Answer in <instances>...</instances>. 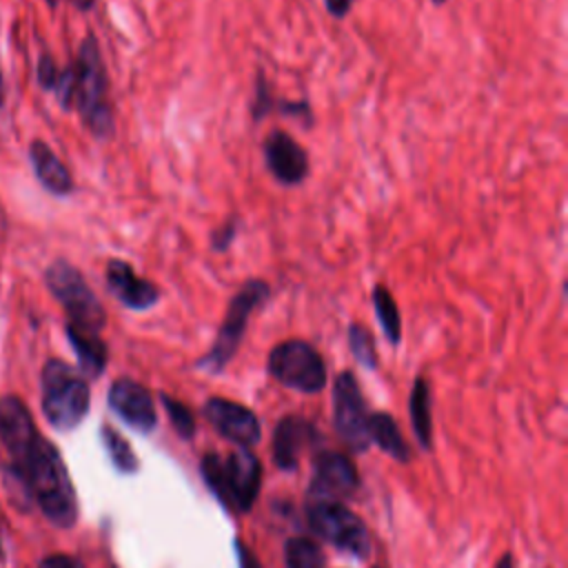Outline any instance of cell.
<instances>
[{
    "label": "cell",
    "mask_w": 568,
    "mask_h": 568,
    "mask_svg": "<svg viewBox=\"0 0 568 568\" xmlns=\"http://www.w3.org/2000/svg\"><path fill=\"white\" fill-rule=\"evenodd\" d=\"M22 484L44 517L58 528H71L78 519V499L71 475L58 448L38 437L22 470Z\"/></svg>",
    "instance_id": "6da1fadb"
},
{
    "label": "cell",
    "mask_w": 568,
    "mask_h": 568,
    "mask_svg": "<svg viewBox=\"0 0 568 568\" xmlns=\"http://www.w3.org/2000/svg\"><path fill=\"white\" fill-rule=\"evenodd\" d=\"M73 67V109L80 115V122L95 140H109L115 133L113 106L109 100V75L104 58L100 51L98 38L89 31L80 47L78 55L71 62Z\"/></svg>",
    "instance_id": "7a4b0ae2"
},
{
    "label": "cell",
    "mask_w": 568,
    "mask_h": 568,
    "mask_svg": "<svg viewBox=\"0 0 568 568\" xmlns=\"http://www.w3.org/2000/svg\"><path fill=\"white\" fill-rule=\"evenodd\" d=\"M202 475L215 497L233 513H246L253 508L262 468L253 453L233 450L229 455L206 453L202 459Z\"/></svg>",
    "instance_id": "3957f363"
},
{
    "label": "cell",
    "mask_w": 568,
    "mask_h": 568,
    "mask_svg": "<svg viewBox=\"0 0 568 568\" xmlns=\"http://www.w3.org/2000/svg\"><path fill=\"white\" fill-rule=\"evenodd\" d=\"M44 284L62 306L67 315L64 324L89 333H100L104 328L106 311L75 264L64 257L53 260L44 268Z\"/></svg>",
    "instance_id": "277c9868"
},
{
    "label": "cell",
    "mask_w": 568,
    "mask_h": 568,
    "mask_svg": "<svg viewBox=\"0 0 568 568\" xmlns=\"http://www.w3.org/2000/svg\"><path fill=\"white\" fill-rule=\"evenodd\" d=\"M42 410L51 426L75 428L89 413V384L64 359L51 357L42 366Z\"/></svg>",
    "instance_id": "5b68a950"
},
{
    "label": "cell",
    "mask_w": 568,
    "mask_h": 568,
    "mask_svg": "<svg viewBox=\"0 0 568 568\" xmlns=\"http://www.w3.org/2000/svg\"><path fill=\"white\" fill-rule=\"evenodd\" d=\"M268 297H271V286H268L266 280H260V277L246 280L235 291V295L231 297V302L226 306V313H224V320L217 328L215 342L211 344L206 355L197 359L195 366L202 368V371H209V373H220L233 359V355L237 353V348L242 344V337L246 333L248 317Z\"/></svg>",
    "instance_id": "8992f818"
},
{
    "label": "cell",
    "mask_w": 568,
    "mask_h": 568,
    "mask_svg": "<svg viewBox=\"0 0 568 568\" xmlns=\"http://www.w3.org/2000/svg\"><path fill=\"white\" fill-rule=\"evenodd\" d=\"M266 366L280 384L302 393H317L326 384V364L304 339H284L273 346Z\"/></svg>",
    "instance_id": "52a82bcc"
},
{
    "label": "cell",
    "mask_w": 568,
    "mask_h": 568,
    "mask_svg": "<svg viewBox=\"0 0 568 568\" xmlns=\"http://www.w3.org/2000/svg\"><path fill=\"white\" fill-rule=\"evenodd\" d=\"M38 437L40 435L36 430L33 417L24 406V402L16 395H2L0 397V444L9 455L7 479L11 477V484L20 486L24 501L29 499V495L22 484V470Z\"/></svg>",
    "instance_id": "ba28073f"
},
{
    "label": "cell",
    "mask_w": 568,
    "mask_h": 568,
    "mask_svg": "<svg viewBox=\"0 0 568 568\" xmlns=\"http://www.w3.org/2000/svg\"><path fill=\"white\" fill-rule=\"evenodd\" d=\"M308 524L322 539L355 557L364 559L371 550V537L364 521L339 501L313 499L308 506Z\"/></svg>",
    "instance_id": "9c48e42d"
},
{
    "label": "cell",
    "mask_w": 568,
    "mask_h": 568,
    "mask_svg": "<svg viewBox=\"0 0 568 568\" xmlns=\"http://www.w3.org/2000/svg\"><path fill=\"white\" fill-rule=\"evenodd\" d=\"M368 413L359 390V384L351 371H342L333 384V422L342 439L353 450H366L368 437Z\"/></svg>",
    "instance_id": "30bf717a"
},
{
    "label": "cell",
    "mask_w": 568,
    "mask_h": 568,
    "mask_svg": "<svg viewBox=\"0 0 568 568\" xmlns=\"http://www.w3.org/2000/svg\"><path fill=\"white\" fill-rule=\"evenodd\" d=\"M262 158L266 171L282 184V186H297L308 178L311 162L306 149L286 131L273 129L262 140Z\"/></svg>",
    "instance_id": "8fae6325"
},
{
    "label": "cell",
    "mask_w": 568,
    "mask_h": 568,
    "mask_svg": "<svg viewBox=\"0 0 568 568\" xmlns=\"http://www.w3.org/2000/svg\"><path fill=\"white\" fill-rule=\"evenodd\" d=\"M104 284L109 293L129 311H149L162 297L160 286L153 280L140 277L135 268L120 257H111L106 262Z\"/></svg>",
    "instance_id": "7c38bea8"
},
{
    "label": "cell",
    "mask_w": 568,
    "mask_h": 568,
    "mask_svg": "<svg viewBox=\"0 0 568 568\" xmlns=\"http://www.w3.org/2000/svg\"><path fill=\"white\" fill-rule=\"evenodd\" d=\"M204 417L220 435H224L226 439L235 442L242 448H248L260 439V422L255 413L237 402L211 397L204 404Z\"/></svg>",
    "instance_id": "4fadbf2b"
},
{
    "label": "cell",
    "mask_w": 568,
    "mask_h": 568,
    "mask_svg": "<svg viewBox=\"0 0 568 568\" xmlns=\"http://www.w3.org/2000/svg\"><path fill=\"white\" fill-rule=\"evenodd\" d=\"M355 488H357V470L344 455L326 450L315 457L313 481H311L313 499L337 501L342 497H348Z\"/></svg>",
    "instance_id": "5bb4252c"
},
{
    "label": "cell",
    "mask_w": 568,
    "mask_h": 568,
    "mask_svg": "<svg viewBox=\"0 0 568 568\" xmlns=\"http://www.w3.org/2000/svg\"><path fill=\"white\" fill-rule=\"evenodd\" d=\"M109 406L129 426H133L135 430H142V433L153 430V426L158 422L155 404H153L149 388H144L142 384H138L135 379H129V377H120L111 384Z\"/></svg>",
    "instance_id": "9a60e30c"
},
{
    "label": "cell",
    "mask_w": 568,
    "mask_h": 568,
    "mask_svg": "<svg viewBox=\"0 0 568 568\" xmlns=\"http://www.w3.org/2000/svg\"><path fill=\"white\" fill-rule=\"evenodd\" d=\"M27 155H29L36 180L40 182V186L47 193H51L55 197H64V195H71L75 191V182H73L71 171L67 169V164L55 155V151L44 140H40V138L31 140L29 149H27Z\"/></svg>",
    "instance_id": "2e32d148"
},
{
    "label": "cell",
    "mask_w": 568,
    "mask_h": 568,
    "mask_svg": "<svg viewBox=\"0 0 568 568\" xmlns=\"http://www.w3.org/2000/svg\"><path fill=\"white\" fill-rule=\"evenodd\" d=\"M315 437L313 426L302 419V417H284L277 428H275V437H273V455L280 468H295L297 459L302 455V450L306 448V444H311Z\"/></svg>",
    "instance_id": "e0dca14e"
},
{
    "label": "cell",
    "mask_w": 568,
    "mask_h": 568,
    "mask_svg": "<svg viewBox=\"0 0 568 568\" xmlns=\"http://www.w3.org/2000/svg\"><path fill=\"white\" fill-rule=\"evenodd\" d=\"M64 333H67V339H69L75 357H78L82 373L89 377H100L106 366V357H109L106 344L102 342L100 333H89V331L75 328L71 324H64Z\"/></svg>",
    "instance_id": "ac0fdd59"
},
{
    "label": "cell",
    "mask_w": 568,
    "mask_h": 568,
    "mask_svg": "<svg viewBox=\"0 0 568 568\" xmlns=\"http://www.w3.org/2000/svg\"><path fill=\"white\" fill-rule=\"evenodd\" d=\"M368 437L375 439V444L397 462H408V446L404 444V437L395 424V419L386 413H375L368 417Z\"/></svg>",
    "instance_id": "d6986e66"
},
{
    "label": "cell",
    "mask_w": 568,
    "mask_h": 568,
    "mask_svg": "<svg viewBox=\"0 0 568 568\" xmlns=\"http://www.w3.org/2000/svg\"><path fill=\"white\" fill-rule=\"evenodd\" d=\"M410 419H413V430L424 448H430L433 442V419H430V386L424 377H417L410 390Z\"/></svg>",
    "instance_id": "ffe728a7"
},
{
    "label": "cell",
    "mask_w": 568,
    "mask_h": 568,
    "mask_svg": "<svg viewBox=\"0 0 568 568\" xmlns=\"http://www.w3.org/2000/svg\"><path fill=\"white\" fill-rule=\"evenodd\" d=\"M371 302L375 308V317L390 344H399L402 339V315L393 293L384 284H375L371 291Z\"/></svg>",
    "instance_id": "44dd1931"
},
{
    "label": "cell",
    "mask_w": 568,
    "mask_h": 568,
    "mask_svg": "<svg viewBox=\"0 0 568 568\" xmlns=\"http://www.w3.org/2000/svg\"><path fill=\"white\" fill-rule=\"evenodd\" d=\"M100 437H102L104 448H106V453H109V457H111V462H113V466H115L118 470H122V473H133V470H138V457H135V453L131 450L129 442H126L115 428L102 426Z\"/></svg>",
    "instance_id": "7402d4cb"
},
{
    "label": "cell",
    "mask_w": 568,
    "mask_h": 568,
    "mask_svg": "<svg viewBox=\"0 0 568 568\" xmlns=\"http://www.w3.org/2000/svg\"><path fill=\"white\" fill-rule=\"evenodd\" d=\"M284 557L288 568H324L322 550L311 539L304 537L288 539Z\"/></svg>",
    "instance_id": "603a6c76"
},
{
    "label": "cell",
    "mask_w": 568,
    "mask_h": 568,
    "mask_svg": "<svg viewBox=\"0 0 568 568\" xmlns=\"http://www.w3.org/2000/svg\"><path fill=\"white\" fill-rule=\"evenodd\" d=\"M348 346H351L353 357L364 368H375L377 366L375 339H373V333L364 324H359V322H351L348 324Z\"/></svg>",
    "instance_id": "cb8c5ba5"
},
{
    "label": "cell",
    "mask_w": 568,
    "mask_h": 568,
    "mask_svg": "<svg viewBox=\"0 0 568 568\" xmlns=\"http://www.w3.org/2000/svg\"><path fill=\"white\" fill-rule=\"evenodd\" d=\"M160 399H162V404H164V408H166V415H169L171 424L175 426V430H178L182 437H191V435L195 433V422H193L191 410H189L182 402H178L175 397H171V395H166V393H162Z\"/></svg>",
    "instance_id": "d4e9b609"
},
{
    "label": "cell",
    "mask_w": 568,
    "mask_h": 568,
    "mask_svg": "<svg viewBox=\"0 0 568 568\" xmlns=\"http://www.w3.org/2000/svg\"><path fill=\"white\" fill-rule=\"evenodd\" d=\"M273 104H275V95L271 93V84L266 82V78L262 73H257L255 91H253V100H251L253 122H262L268 113H273Z\"/></svg>",
    "instance_id": "484cf974"
},
{
    "label": "cell",
    "mask_w": 568,
    "mask_h": 568,
    "mask_svg": "<svg viewBox=\"0 0 568 568\" xmlns=\"http://www.w3.org/2000/svg\"><path fill=\"white\" fill-rule=\"evenodd\" d=\"M58 73H60V67H58L55 58L47 49H42L40 58H38V64H36V80H38L40 89L51 93V89L58 80Z\"/></svg>",
    "instance_id": "4316f807"
},
{
    "label": "cell",
    "mask_w": 568,
    "mask_h": 568,
    "mask_svg": "<svg viewBox=\"0 0 568 568\" xmlns=\"http://www.w3.org/2000/svg\"><path fill=\"white\" fill-rule=\"evenodd\" d=\"M273 111H277L282 118H295V120L304 122L306 126L313 124V111H311V104L306 100H282V98H275Z\"/></svg>",
    "instance_id": "83f0119b"
},
{
    "label": "cell",
    "mask_w": 568,
    "mask_h": 568,
    "mask_svg": "<svg viewBox=\"0 0 568 568\" xmlns=\"http://www.w3.org/2000/svg\"><path fill=\"white\" fill-rule=\"evenodd\" d=\"M240 231V220L237 217H229L224 224H220L217 229H213L211 233V248L215 253H224L231 248V244L235 242Z\"/></svg>",
    "instance_id": "f1b7e54d"
},
{
    "label": "cell",
    "mask_w": 568,
    "mask_h": 568,
    "mask_svg": "<svg viewBox=\"0 0 568 568\" xmlns=\"http://www.w3.org/2000/svg\"><path fill=\"white\" fill-rule=\"evenodd\" d=\"M38 568H84V564L71 555H49Z\"/></svg>",
    "instance_id": "f546056e"
},
{
    "label": "cell",
    "mask_w": 568,
    "mask_h": 568,
    "mask_svg": "<svg viewBox=\"0 0 568 568\" xmlns=\"http://www.w3.org/2000/svg\"><path fill=\"white\" fill-rule=\"evenodd\" d=\"M353 4H355V0H324V7L328 11V16L337 18V20L346 18L351 13Z\"/></svg>",
    "instance_id": "4dcf8cb0"
},
{
    "label": "cell",
    "mask_w": 568,
    "mask_h": 568,
    "mask_svg": "<svg viewBox=\"0 0 568 568\" xmlns=\"http://www.w3.org/2000/svg\"><path fill=\"white\" fill-rule=\"evenodd\" d=\"M235 548H237V559H240V568H262L260 561L255 559V555L242 544V541H235Z\"/></svg>",
    "instance_id": "1f68e13d"
},
{
    "label": "cell",
    "mask_w": 568,
    "mask_h": 568,
    "mask_svg": "<svg viewBox=\"0 0 568 568\" xmlns=\"http://www.w3.org/2000/svg\"><path fill=\"white\" fill-rule=\"evenodd\" d=\"M78 11H91L93 9V4H95V0H69Z\"/></svg>",
    "instance_id": "d6a6232c"
},
{
    "label": "cell",
    "mask_w": 568,
    "mask_h": 568,
    "mask_svg": "<svg viewBox=\"0 0 568 568\" xmlns=\"http://www.w3.org/2000/svg\"><path fill=\"white\" fill-rule=\"evenodd\" d=\"M4 98H7V89H4V75H2V67H0V111L4 106Z\"/></svg>",
    "instance_id": "836d02e7"
},
{
    "label": "cell",
    "mask_w": 568,
    "mask_h": 568,
    "mask_svg": "<svg viewBox=\"0 0 568 568\" xmlns=\"http://www.w3.org/2000/svg\"><path fill=\"white\" fill-rule=\"evenodd\" d=\"M495 568H513V557H510V555H504V557L495 564Z\"/></svg>",
    "instance_id": "e575fe53"
},
{
    "label": "cell",
    "mask_w": 568,
    "mask_h": 568,
    "mask_svg": "<svg viewBox=\"0 0 568 568\" xmlns=\"http://www.w3.org/2000/svg\"><path fill=\"white\" fill-rule=\"evenodd\" d=\"M44 2H47V4H49V7H51V9H55V7H58V2H60V0H44Z\"/></svg>",
    "instance_id": "d590c367"
},
{
    "label": "cell",
    "mask_w": 568,
    "mask_h": 568,
    "mask_svg": "<svg viewBox=\"0 0 568 568\" xmlns=\"http://www.w3.org/2000/svg\"><path fill=\"white\" fill-rule=\"evenodd\" d=\"M430 2H433V4H437V7H439V4H444V2H448V0H430Z\"/></svg>",
    "instance_id": "8d00e7d4"
}]
</instances>
